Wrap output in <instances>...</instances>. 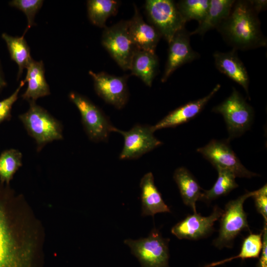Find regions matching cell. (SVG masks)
Returning a JSON list of instances; mask_svg holds the SVG:
<instances>
[{"mask_svg": "<svg viewBox=\"0 0 267 267\" xmlns=\"http://www.w3.org/2000/svg\"><path fill=\"white\" fill-rule=\"evenodd\" d=\"M145 8L151 25L169 43L175 35L184 28L185 22L176 3L172 0H147Z\"/></svg>", "mask_w": 267, "mask_h": 267, "instance_id": "8", "label": "cell"}, {"mask_svg": "<svg viewBox=\"0 0 267 267\" xmlns=\"http://www.w3.org/2000/svg\"><path fill=\"white\" fill-rule=\"evenodd\" d=\"M235 0H210L209 8L203 19L197 28L189 33L193 35H203L208 31L218 26L228 16Z\"/></svg>", "mask_w": 267, "mask_h": 267, "instance_id": "22", "label": "cell"}, {"mask_svg": "<svg viewBox=\"0 0 267 267\" xmlns=\"http://www.w3.org/2000/svg\"><path fill=\"white\" fill-rule=\"evenodd\" d=\"M169 240L163 237L159 231L154 228L147 237L137 240L127 239L124 243L131 248L141 267H170Z\"/></svg>", "mask_w": 267, "mask_h": 267, "instance_id": "4", "label": "cell"}, {"mask_svg": "<svg viewBox=\"0 0 267 267\" xmlns=\"http://www.w3.org/2000/svg\"><path fill=\"white\" fill-rule=\"evenodd\" d=\"M0 184V267H32L35 244L21 234L10 204L11 191Z\"/></svg>", "mask_w": 267, "mask_h": 267, "instance_id": "1", "label": "cell"}, {"mask_svg": "<svg viewBox=\"0 0 267 267\" xmlns=\"http://www.w3.org/2000/svg\"><path fill=\"white\" fill-rule=\"evenodd\" d=\"M22 154L18 150L11 148L0 154V181L8 184L14 174L22 165Z\"/></svg>", "mask_w": 267, "mask_h": 267, "instance_id": "26", "label": "cell"}, {"mask_svg": "<svg viewBox=\"0 0 267 267\" xmlns=\"http://www.w3.org/2000/svg\"><path fill=\"white\" fill-rule=\"evenodd\" d=\"M26 69L24 81L27 83V88L22 97L29 102L36 101L39 98L49 95L50 89L45 78L43 61L33 59Z\"/></svg>", "mask_w": 267, "mask_h": 267, "instance_id": "19", "label": "cell"}, {"mask_svg": "<svg viewBox=\"0 0 267 267\" xmlns=\"http://www.w3.org/2000/svg\"><path fill=\"white\" fill-rule=\"evenodd\" d=\"M141 189V216L153 217L156 214L171 212L154 183L151 172L145 174L140 182Z\"/></svg>", "mask_w": 267, "mask_h": 267, "instance_id": "18", "label": "cell"}, {"mask_svg": "<svg viewBox=\"0 0 267 267\" xmlns=\"http://www.w3.org/2000/svg\"><path fill=\"white\" fill-rule=\"evenodd\" d=\"M250 4L255 11L258 14L265 10L267 7V1L265 0H250Z\"/></svg>", "mask_w": 267, "mask_h": 267, "instance_id": "33", "label": "cell"}, {"mask_svg": "<svg viewBox=\"0 0 267 267\" xmlns=\"http://www.w3.org/2000/svg\"><path fill=\"white\" fill-rule=\"evenodd\" d=\"M25 34L21 37H13L6 33L1 35L5 41L11 59L18 65L17 80L33 59L31 55L30 48L24 38Z\"/></svg>", "mask_w": 267, "mask_h": 267, "instance_id": "23", "label": "cell"}, {"mask_svg": "<svg viewBox=\"0 0 267 267\" xmlns=\"http://www.w3.org/2000/svg\"><path fill=\"white\" fill-rule=\"evenodd\" d=\"M173 178L184 204L190 207L194 213H197L196 202L202 199L203 192L194 177L187 169L181 167L175 170Z\"/></svg>", "mask_w": 267, "mask_h": 267, "instance_id": "21", "label": "cell"}, {"mask_svg": "<svg viewBox=\"0 0 267 267\" xmlns=\"http://www.w3.org/2000/svg\"><path fill=\"white\" fill-rule=\"evenodd\" d=\"M134 15L129 21V31L136 48L155 52L156 47L162 37L159 31L143 20L134 5Z\"/></svg>", "mask_w": 267, "mask_h": 267, "instance_id": "16", "label": "cell"}, {"mask_svg": "<svg viewBox=\"0 0 267 267\" xmlns=\"http://www.w3.org/2000/svg\"><path fill=\"white\" fill-rule=\"evenodd\" d=\"M213 57L217 69L242 86L248 94L249 77L236 50L232 49L225 52L217 51L214 53Z\"/></svg>", "mask_w": 267, "mask_h": 267, "instance_id": "17", "label": "cell"}, {"mask_svg": "<svg viewBox=\"0 0 267 267\" xmlns=\"http://www.w3.org/2000/svg\"><path fill=\"white\" fill-rule=\"evenodd\" d=\"M189 36V33L184 28L177 32L169 43L168 58L161 79L162 82H166L177 68L199 57V53L191 46Z\"/></svg>", "mask_w": 267, "mask_h": 267, "instance_id": "14", "label": "cell"}, {"mask_svg": "<svg viewBox=\"0 0 267 267\" xmlns=\"http://www.w3.org/2000/svg\"><path fill=\"white\" fill-rule=\"evenodd\" d=\"M212 110L222 115L230 138L240 136L248 130L254 117L252 107L234 88L229 96Z\"/></svg>", "mask_w": 267, "mask_h": 267, "instance_id": "7", "label": "cell"}, {"mask_svg": "<svg viewBox=\"0 0 267 267\" xmlns=\"http://www.w3.org/2000/svg\"><path fill=\"white\" fill-rule=\"evenodd\" d=\"M119 4L120 2L115 0H88V14L90 21L99 27H106L107 19L117 13Z\"/></svg>", "mask_w": 267, "mask_h": 267, "instance_id": "24", "label": "cell"}, {"mask_svg": "<svg viewBox=\"0 0 267 267\" xmlns=\"http://www.w3.org/2000/svg\"><path fill=\"white\" fill-rule=\"evenodd\" d=\"M216 29L225 42L236 50L267 45L258 14L249 0H235L228 16Z\"/></svg>", "mask_w": 267, "mask_h": 267, "instance_id": "2", "label": "cell"}, {"mask_svg": "<svg viewBox=\"0 0 267 267\" xmlns=\"http://www.w3.org/2000/svg\"><path fill=\"white\" fill-rule=\"evenodd\" d=\"M223 211L215 206L212 214L208 217L194 213L175 225L171 229L172 233L180 239L196 240L205 237L213 230L214 222L221 218Z\"/></svg>", "mask_w": 267, "mask_h": 267, "instance_id": "13", "label": "cell"}, {"mask_svg": "<svg viewBox=\"0 0 267 267\" xmlns=\"http://www.w3.org/2000/svg\"><path fill=\"white\" fill-rule=\"evenodd\" d=\"M25 82L21 81L15 90L8 97L0 101V124L11 118V112L13 105L18 98V94Z\"/></svg>", "mask_w": 267, "mask_h": 267, "instance_id": "30", "label": "cell"}, {"mask_svg": "<svg viewBox=\"0 0 267 267\" xmlns=\"http://www.w3.org/2000/svg\"><path fill=\"white\" fill-rule=\"evenodd\" d=\"M43 2V0H13L9 2L11 6L22 11L26 16L28 24L24 34L35 25V15L42 7Z\"/></svg>", "mask_w": 267, "mask_h": 267, "instance_id": "29", "label": "cell"}, {"mask_svg": "<svg viewBox=\"0 0 267 267\" xmlns=\"http://www.w3.org/2000/svg\"><path fill=\"white\" fill-rule=\"evenodd\" d=\"M114 132L124 138L123 148L120 154L121 160L137 159L160 146L162 142L154 135L151 126L135 125L128 131L115 128Z\"/></svg>", "mask_w": 267, "mask_h": 267, "instance_id": "11", "label": "cell"}, {"mask_svg": "<svg viewBox=\"0 0 267 267\" xmlns=\"http://www.w3.org/2000/svg\"><path fill=\"white\" fill-rule=\"evenodd\" d=\"M255 191L248 192L235 200L229 201L221 217L219 236L214 245L219 249L232 247L234 238L244 230H249L247 215L243 209L244 201L252 197Z\"/></svg>", "mask_w": 267, "mask_h": 267, "instance_id": "6", "label": "cell"}, {"mask_svg": "<svg viewBox=\"0 0 267 267\" xmlns=\"http://www.w3.org/2000/svg\"><path fill=\"white\" fill-rule=\"evenodd\" d=\"M254 199L257 211L263 217L265 224L267 225V186L264 185L259 189L255 191L252 196Z\"/></svg>", "mask_w": 267, "mask_h": 267, "instance_id": "31", "label": "cell"}, {"mask_svg": "<svg viewBox=\"0 0 267 267\" xmlns=\"http://www.w3.org/2000/svg\"><path fill=\"white\" fill-rule=\"evenodd\" d=\"M197 151L216 169L228 170L236 177L250 178L258 175L243 165L227 141L214 139Z\"/></svg>", "mask_w": 267, "mask_h": 267, "instance_id": "10", "label": "cell"}, {"mask_svg": "<svg viewBox=\"0 0 267 267\" xmlns=\"http://www.w3.org/2000/svg\"><path fill=\"white\" fill-rule=\"evenodd\" d=\"M262 231L259 234L251 233L246 237L242 244L238 255L223 260L212 263L204 267H213L230 262L233 259L240 258L242 260L259 257L262 248Z\"/></svg>", "mask_w": 267, "mask_h": 267, "instance_id": "27", "label": "cell"}, {"mask_svg": "<svg viewBox=\"0 0 267 267\" xmlns=\"http://www.w3.org/2000/svg\"><path fill=\"white\" fill-rule=\"evenodd\" d=\"M262 248L257 267H267V228L265 224L262 231Z\"/></svg>", "mask_w": 267, "mask_h": 267, "instance_id": "32", "label": "cell"}, {"mask_svg": "<svg viewBox=\"0 0 267 267\" xmlns=\"http://www.w3.org/2000/svg\"><path fill=\"white\" fill-rule=\"evenodd\" d=\"M210 0H181L176 3L178 9L185 22L191 20L200 22L208 11Z\"/></svg>", "mask_w": 267, "mask_h": 267, "instance_id": "28", "label": "cell"}, {"mask_svg": "<svg viewBox=\"0 0 267 267\" xmlns=\"http://www.w3.org/2000/svg\"><path fill=\"white\" fill-rule=\"evenodd\" d=\"M101 43L122 69L130 70L133 56L137 49L129 33L128 21H121L105 27Z\"/></svg>", "mask_w": 267, "mask_h": 267, "instance_id": "9", "label": "cell"}, {"mask_svg": "<svg viewBox=\"0 0 267 267\" xmlns=\"http://www.w3.org/2000/svg\"><path fill=\"white\" fill-rule=\"evenodd\" d=\"M7 84L4 79V77L2 71L1 65L0 64V91L4 88Z\"/></svg>", "mask_w": 267, "mask_h": 267, "instance_id": "34", "label": "cell"}, {"mask_svg": "<svg viewBox=\"0 0 267 267\" xmlns=\"http://www.w3.org/2000/svg\"><path fill=\"white\" fill-rule=\"evenodd\" d=\"M220 88L221 85L217 84L206 96L189 102L171 111L156 124L151 126L152 130L154 132L164 128L175 127L189 121L201 112Z\"/></svg>", "mask_w": 267, "mask_h": 267, "instance_id": "15", "label": "cell"}, {"mask_svg": "<svg viewBox=\"0 0 267 267\" xmlns=\"http://www.w3.org/2000/svg\"><path fill=\"white\" fill-rule=\"evenodd\" d=\"M69 98L79 110L84 130L94 142L107 141L114 127L108 118L98 106L87 97L75 91L69 94Z\"/></svg>", "mask_w": 267, "mask_h": 267, "instance_id": "5", "label": "cell"}, {"mask_svg": "<svg viewBox=\"0 0 267 267\" xmlns=\"http://www.w3.org/2000/svg\"><path fill=\"white\" fill-rule=\"evenodd\" d=\"M218 178L213 186L209 190L203 192L202 199L208 201L225 195L231 190L238 187L235 182L236 177L228 170L217 169Z\"/></svg>", "mask_w": 267, "mask_h": 267, "instance_id": "25", "label": "cell"}, {"mask_svg": "<svg viewBox=\"0 0 267 267\" xmlns=\"http://www.w3.org/2000/svg\"><path fill=\"white\" fill-rule=\"evenodd\" d=\"M29 104L28 111L20 114L19 118L28 134L35 139L39 152L47 143L63 139V127L60 122L36 101H30Z\"/></svg>", "mask_w": 267, "mask_h": 267, "instance_id": "3", "label": "cell"}, {"mask_svg": "<svg viewBox=\"0 0 267 267\" xmlns=\"http://www.w3.org/2000/svg\"><path fill=\"white\" fill-rule=\"evenodd\" d=\"M159 67V60L155 52L136 49L133 56L130 70L132 75L139 77L151 87Z\"/></svg>", "mask_w": 267, "mask_h": 267, "instance_id": "20", "label": "cell"}, {"mask_svg": "<svg viewBox=\"0 0 267 267\" xmlns=\"http://www.w3.org/2000/svg\"><path fill=\"white\" fill-rule=\"evenodd\" d=\"M89 73L93 79L94 90L99 97L119 109L126 105L129 97L127 76L119 77L92 71Z\"/></svg>", "mask_w": 267, "mask_h": 267, "instance_id": "12", "label": "cell"}]
</instances>
